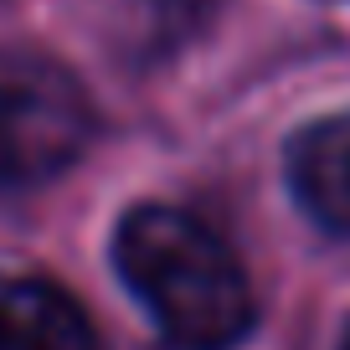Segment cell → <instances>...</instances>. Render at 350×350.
Segmentation results:
<instances>
[{
    "instance_id": "obj_1",
    "label": "cell",
    "mask_w": 350,
    "mask_h": 350,
    "mask_svg": "<svg viewBox=\"0 0 350 350\" xmlns=\"http://www.w3.org/2000/svg\"><path fill=\"white\" fill-rule=\"evenodd\" d=\"M113 268L175 350H232L252 329V284L217 227L180 206H134Z\"/></svg>"
},
{
    "instance_id": "obj_2",
    "label": "cell",
    "mask_w": 350,
    "mask_h": 350,
    "mask_svg": "<svg viewBox=\"0 0 350 350\" xmlns=\"http://www.w3.org/2000/svg\"><path fill=\"white\" fill-rule=\"evenodd\" d=\"M93 103L62 62L0 46V186H46L93 144Z\"/></svg>"
},
{
    "instance_id": "obj_3",
    "label": "cell",
    "mask_w": 350,
    "mask_h": 350,
    "mask_svg": "<svg viewBox=\"0 0 350 350\" xmlns=\"http://www.w3.org/2000/svg\"><path fill=\"white\" fill-rule=\"evenodd\" d=\"M288 191L319 227L350 237V109L329 113L288 139Z\"/></svg>"
},
{
    "instance_id": "obj_4",
    "label": "cell",
    "mask_w": 350,
    "mask_h": 350,
    "mask_svg": "<svg viewBox=\"0 0 350 350\" xmlns=\"http://www.w3.org/2000/svg\"><path fill=\"white\" fill-rule=\"evenodd\" d=\"M0 350H98L83 304L31 273H0Z\"/></svg>"
},
{
    "instance_id": "obj_5",
    "label": "cell",
    "mask_w": 350,
    "mask_h": 350,
    "mask_svg": "<svg viewBox=\"0 0 350 350\" xmlns=\"http://www.w3.org/2000/svg\"><path fill=\"white\" fill-rule=\"evenodd\" d=\"M129 5H134V16L144 21V36L160 42V46L175 42V36L196 21V11H201V0H129Z\"/></svg>"
},
{
    "instance_id": "obj_6",
    "label": "cell",
    "mask_w": 350,
    "mask_h": 350,
    "mask_svg": "<svg viewBox=\"0 0 350 350\" xmlns=\"http://www.w3.org/2000/svg\"><path fill=\"white\" fill-rule=\"evenodd\" d=\"M340 350H350V325H345V340H340Z\"/></svg>"
}]
</instances>
